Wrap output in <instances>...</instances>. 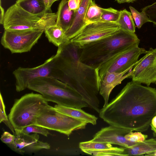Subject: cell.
<instances>
[{
    "label": "cell",
    "instance_id": "cell-1",
    "mask_svg": "<svg viewBox=\"0 0 156 156\" xmlns=\"http://www.w3.org/2000/svg\"><path fill=\"white\" fill-rule=\"evenodd\" d=\"M99 114L110 125L145 132L156 115V89L132 80Z\"/></svg>",
    "mask_w": 156,
    "mask_h": 156
},
{
    "label": "cell",
    "instance_id": "cell-2",
    "mask_svg": "<svg viewBox=\"0 0 156 156\" xmlns=\"http://www.w3.org/2000/svg\"><path fill=\"white\" fill-rule=\"evenodd\" d=\"M58 47L55 62L61 72V81L78 92L87 104L88 107L99 113V69L80 60L79 47L70 40Z\"/></svg>",
    "mask_w": 156,
    "mask_h": 156
},
{
    "label": "cell",
    "instance_id": "cell-3",
    "mask_svg": "<svg viewBox=\"0 0 156 156\" xmlns=\"http://www.w3.org/2000/svg\"><path fill=\"white\" fill-rule=\"evenodd\" d=\"M140 40L135 33L120 29L111 36L79 47L80 60L86 64L99 69L103 63L118 54L139 46Z\"/></svg>",
    "mask_w": 156,
    "mask_h": 156
},
{
    "label": "cell",
    "instance_id": "cell-4",
    "mask_svg": "<svg viewBox=\"0 0 156 156\" xmlns=\"http://www.w3.org/2000/svg\"><path fill=\"white\" fill-rule=\"evenodd\" d=\"M27 88L39 93L48 101L78 108L88 107L78 92L67 84L54 78L43 77L33 79L29 83Z\"/></svg>",
    "mask_w": 156,
    "mask_h": 156
},
{
    "label": "cell",
    "instance_id": "cell-5",
    "mask_svg": "<svg viewBox=\"0 0 156 156\" xmlns=\"http://www.w3.org/2000/svg\"><path fill=\"white\" fill-rule=\"evenodd\" d=\"M49 105L41 94L33 92L16 100L8 115L15 131L35 125L39 114Z\"/></svg>",
    "mask_w": 156,
    "mask_h": 156
},
{
    "label": "cell",
    "instance_id": "cell-6",
    "mask_svg": "<svg viewBox=\"0 0 156 156\" xmlns=\"http://www.w3.org/2000/svg\"><path fill=\"white\" fill-rule=\"evenodd\" d=\"M87 124L58 112L49 105L39 114L35 125L69 136L74 131L85 128Z\"/></svg>",
    "mask_w": 156,
    "mask_h": 156
},
{
    "label": "cell",
    "instance_id": "cell-7",
    "mask_svg": "<svg viewBox=\"0 0 156 156\" xmlns=\"http://www.w3.org/2000/svg\"><path fill=\"white\" fill-rule=\"evenodd\" d=\"M55 55H53L43 64L36 67H20L15 69L12 74L16 80V91L20 92L23 90L27 88L31 80L38 78L51 77L61 81V73L55 65Z\"/></svg>",
    "mask_w": 156,
    "mask_h": 156
},
{
    "label": "cell",
    "instance_id": "cell-8",
    "mask_svg": "<svg viewBox=\"0 0 156 156\" xmlns=\"http://www.w3.org/2000/svg\"><path fill=\"white\" fill-rule=\"evenodd\" d=\"M40 17L25 10L16 3L5 12L3 25L5 30L22 32L37 30L36 25Z\"/></svg>",
    "mask_w": 156,
    "mask_h": 156
},
{
    "label": "cell",
    "instance_id": "cell-9",
    "mask_svg": "<svg viewBox=\"0 0 156 156\" xmlns=\"http://www.w3.org/2000/svg\"><path fill=\"white\" fill-rule=\"evenodd\" d=\"M44 32L39 30L22 32L5 30L1 44L12 54L27 52L37 42Z\"/></svg>",
    "mask_w": 156,
    "mask_h": 156
},
{
    "label": "cell",
    "instance_id": "cell-10",
    "mask_svg": "<svg viewBox=\"0 0 156 156\" xmlns=\"http://www.w3.org/2000/svg\"><path fill=\"white\" fill-rule=\"evenodd\" d=\"M147 51L144 48L137 46L130 48L114 56L99 67L100 80L107 72H131L139 56L145 54Z\"/></svg>",
    "mask_w": 156,
    "mask_h": 156
},
{
    "label": "cell",
    "instance_id": "cell-11",
    "mask_svg": "<svg viewBox=\"0 0 156 156\" xmlns=\"http://www.w3.org/2000/svg\"><path fill=\"white\" fill-rule=\"evenodd\" d=\"M120 29L116 23L98 22L87 24L70 40L80 47L87 43L112 35Z\"/></svg>",
    "mask_w": 156,
    "mask_h": 156
},
{
    "label": "cell",
    "instance_id": "cell-12",
    "mask_svg": "<svg viewBox=\"0 0 156 156\" xmlns=\"http://www.w3.org/2000/svg\"><path fill=\"white\" fill-rule=\"evenodd\" d=\"M135 63L131 72L132 81L149 86L156 84V48H151Z\"/></svg>",
    "mask_w": 156,
    "mask_h": 156
},
{
    "label": "cell",
    "instance_id": "cell-13",
    "mask_svg": "<svg viewBox=\"0 0 156 156\" xmlns=\"http://www.w3.org/2000/svg\"><path fill=\"white\" fill-rule=\"evenodd\" d=\"M129 132L126 129L110 125L102 128L93 136L91 140L130 147L137 143L130 142L126 139L125 135Z\"/></svg>",
    "mask_w": 156,
    "mask_h": 156
},
{
    "label": "cell",
    "instance_id": "cell-14",
    "mask_svg": "<svg viewBox=\"0 0 156 156\" xmlns=\"http://www.w3.org/2000/svg\"><path fill=\"white\" fill-rule=\"evenodd\" d=\"M13 135L15 137V144L21 154H23L25 151L33 152L50 148L49 144L39 140V136L37 133L27 134L20 131H16Z\"/></svg>",
    "mask_w": 156,
    "mask_h": 156
},
{
    "label": "cell",
    "instance_id": "cell-15",
    "mask_svg": "<svg viewBox=\"0 0 156 156\" xmlns=\"http://www.w3.org/2000/svg\"><path fill=\"white\" fill-rule=\"evenodd\" d=\"M130 75L131 72H107L100 80L99 93L104 101L103 107L108 104L110 95L113 88L123 80L130 77Z\"/></svg>",
    "mask_w": 156,
    "mask_h": 156
},
{
    "label": "cell",
    "instance_id": "cell-16",
    "mask_svg": "<svg viewBox=\"0 0 156 156\" xmlns=\"http://www.w3.org/2000/svg\"><path fill=\"white\" fill-rule=\"evenodd\" d=\"M92 0H82L79 8L76 11L73 22L66 33L67 38L70 40L76 35L87 24L86 16L90 2Z\"/></svg>",
    "mask_w": 156,
    "mask_h": 156
},
{
    "label": "cell",
    "instance_id": "cell-17",
    "mask_svg": "<svg viewBox=\"0 0 156 156\" xmlns=\"http://www.w3.org/2000/svg\"><path fill=\"white\" fill-rule=\"evenodd\" d=\"M68 3V0H62L56 13V24L61 27L65 33L71 27L76 12L69 9Z\"/></svg>",
    "mask_w": 156,
    "mask_h": 156
},
{
    "label": "cell",
    "instance_id": "cell-18",
    "mask_svg": "<svg viewBox=\"0 0 156 156\" xmlns=\"http://www.w3.org/2000/svg\"><path fill=\"white\" fill-rule=\"evenodd\" d=\"M53 107L57 111L74 119L93 125L97 124L98 118L85 112L81 108L68 107L58 104Z\"/></svg>",
    "mask_w": 156,
    "mask_h": 156
},
{
    "label": "cell",
    "instance_id": "cell-19",
    "mask_svg": "<svg viewBox=\"0 0 156 156\" xmlns=\"http://www.w3.org/2000/svg\"><path fill=\"white\" fill-rule=\"evenodd\" d=\"M124 148V156L140 155L156 151V140L153 138L146 140L130 147Z\"/></svg>",
    "mask_w": 156,
    "mask_h": 156
},
{
    "label": "cell",
    "instance_id": "cell-20",
    "mask_svg": "<svg viewBox=\"0 0 156 156\" xmlns=\"http://www.w3.org/2000/svg\"><path fill=\"white\" fill-rule=\"evenodd\" d=\"M44 32L48 41L58 47L70 40L63 30L56 24L48 27Z\"/></svg>",
    "mask_w": 156,
    "mask_h": 156
},
{
    "label": "cell",
    "instance_id": "cell-21",
    "mask_svg": "<svg viewBox=\"0 0 156 156\" xmlns=\"http://www.w3.org/2000/svg\"><path fill=\"white\" fill-rule=\"evenodd\" d=\"M16 3L28 12L40 17L47 12L43 0H17Z\"/></svg>",
    "mask_w": 156,
    "mask_h": 156
},
{
    "label": "cell",
    "instance_id": "cell-22",
    "mask_svg": "<svg viewBox=\"0 0 156 156\" xmlns=\"http://www.w3.org/2000/svg\"><path fill=\"white\" fill-rule=\"evenodd\" d=\"M116 23L119 25L121 29L131 32H135V24L131 13L126 9L120 10L119 18Z\"/></svg>",
    "mask_w": 156,
    "mask_h": 156
},
{
    "label": "cell",
    "instance_id": "cell-23",
    "mask_svg": "<svg viewBox=\"0 0 156 156\" xmlns=\"http://www.w3.org/2000/svg\"><path fill=\"white\" fill-rule=\"evenodd\" d=\"M56 13L47 12L41 16L37 22L36 28L44 32L48 27L56 24Z\"/></svg>",
    "mask_w": 156,
    "mask_h": 156
},
{
    "label": "cell",
    "instance_id": "cell-24",
    "mask_svg": "<svg viewBox=\"0 0 156 156\" xmlns=\"http://www.w3.org/2000/svg\"><path fill=\"white\" fill-rule=\"evenodd\" d=\"M102 14V8L98 6L92 0L89 5L86 16L87 23L98 22Z\"/></svg>",
    "mask_w": 156,
    "mask_h": 156
},
{
    "label": "cell",
    "instance_id": "cell-25",
    "mask_svg": "<svg viewBox=\"0 0 156 156\" xmlns=\"http://www.w3.org/2000/svg\"><path fill=\"white\" fill-rule=\"evenodd\" d=\"M82 151L87 154L97 156H124V148L113 147L107 149L100 151L83 150Z\"/></svg>",
    "mask_w": 156,
    "mask_h": 156
},
{
    "label": "cell",
    "instance_id": "cell-26",
    "mask_svg": "<svg viewBox=\"0 0 156 156\" xmlns=\"http://www.w3.org/2000/svg\"><path fill=\"white\" fill-rule=\"evenodd\" d=\"M113 146L108 143L98 142L91 140L80 142L79 147L81 150L100 151L110 148Z\"/></svg>",
    "mask_w": 156,
    "mask_h": 156
},
{
    "label": "cell",
    "instance_id": "cell-27",
    "mask_svg": "<svg viewBox=\"0 0 156 156\" xmlns=\"http://www.w3.org/2000/svg\"><path fill=\"white\" fill-rule=\"evenodd\" d=\"M120 15V11L112 8H102V14L98 22L116 23Z\"/></svg>",
    "mask_w": 156,
    "mask_h": 156
},
{
    "label": "cell",
    "instance_id": "cell-28",
    "mask_svg": "<svg viewBox=\"0 0 156 156\" xmlns=\"http://www.w3.org/2000/svg\"><path fill=\"white\" fill-rule=\"evenodd\" d=\"M129 8L134 22L138 29L140 28L145 23L151 22L149 17L144 12H139L134 8L130 6Z\"/></svg>",
    "mask_w": 156,
    "mask_h": 156
},
{
    "label": "cell",
    "instance_id": "cell-29",
    "mask_svg": "<svg viewBox=\"0 0 156 156\" xmlns=\"http://www.w3.org/2000/svg\"><path fill=\"white\" fill-rule=\"evenodd\" d=\"M19 131L25 134H28L33 133L40 134L46 137L50 134L47 129L35 125L27 126Z\"/></svg>",
    "mask_w": 156,
    "mask_h": 156
},
{
    "label": "cell",
    "instance_id": "cell-30",
    "mask_svg": "<svg viewBox=\"0 0 156 156\" xmlns=\"http://www.w3.org/2000/svg\"><path fill=\"white\" fill-rule=\"evenodd\" d=\"M14 136L7 131H5L1 137V140L6 144L11 149L15 152L21 154L20 152L14 142Z\"/></svg>",
    "mask_w": 156,
    "mask_h": 156
},
{
    "label": "cell",
    "instance_id": "cell-31",
    "mask_svg": "<svg viewBox=\"0 0 156 156\" xmlns=\"http://www.w3.org/2000/svg\"><path fill=\"white\" fill-rule=\"evenodd\" d=\"M0 122H3L11 130L13 133L15 132L14 128L10 123L9 118L8 117L5 112V106L3 101V98L0 93Z\"/></svg>",
    "mask_w": 156,
    "mask_h": 156
},
{
    "label": "cell",
    "instance_id": "cell-32",
    "mask_svg": "<svg viewBox=\"0 0 156 156\" xmlns=\"http://www.w3.org/2000/svg\"><path fill=\"white\" fill-rule=\"evenodd\" d=\"M125 137L130 142L138 143L144 141L147 138L148 136L142 133L141 132H130L126 134Z\"/></svg>",
    "mask_w": 156,
    "mask_h": 156
},
{
    "label": "cell",
    "instance_id": "cell-33",
    "mask_svg": "<svg viewBox=\"0 0 156 156\" xmlns=\"http://www.w3.org/2000/svg\"><path fill=\"white\" fill-rule=\"evenodd\" d=\"M142 11L147 16L151 22L156 25V2L143 8Z\"/></svg>",
    "mask_w": 156,
    "mask_h": 156
},
{
    "label": "cell",
    "instance_id": "cell-34",
    "mask_svg": "<svg viewBox=\"0 0 156 156\" xmlns=\"http://www.w3.org/2000/svg\"><path fill=\"white\" fill-rule=\"evenodd\" d=\"M82 0H68V5L69 9L76 12L80 6Z\"/></svg>",
    "mask_w": 156,
    "mask_h": 156
},
{
    "label": "cell",
    "instance_id": "cell-35",
    "mask_svg": "<svg viewBox=\"0 0 156 156\" xmlns=\"http://www.w3.org/2000/svg\"><path fill=\"white\" fill-rule=\"evenodd\" d=\"M44 3L47 11L49 12H51V6L56 1L60 0H43Z\"/></svg>",
    "mask_w": 156,
    "mask_h": 156
},
{
    "label": "cell",
    "instance_id": "cell-36",
    "mask_svg": "<svg viewBox=\"0 0 156 156\" xmlns=\"http://www.w3.org/2000/svg\"><path fill=\"white\" fill-rule=\"evenodd\" d=\"M0 23L1 24H3V20L5 15V12L4 8L2 7L1 5H0Z\"/></svg>",
    "mask_w": 156,
    "mask_h": 156
},
{
    "label": "cell",
    "instance_id": "cell-37",
    "mask_svg": "<svg viewBox=\"0 0 156 156\" xmlns=\"http://www.w3.org/2000/svg\"><path fill=\"white\" fill-rule=\"evenodd\" d=\"M150 126L152 130L154 129H156V115L153 118Z\"/></svg>",
    "mask_w": 156,
    "mask_h": 156
},
{
    "label": "cell",
    "instance_id": "cell-38",
    "mask_svg": "<svg viewBox=\"0 0 156 156\" xmlns=\"http://www.w3.org/2000/svg\"><path fill=\"white\" fill-rule=\"evenodd\" d=\"M116 1L119 4L125 3V0H116Z\"/></svg>",
    "mask_w": 156,
    "mask_h": 156
},
{
    "label": "cell",
    "instance_id": "cell-39",
    "mask_svg": "<svg viewBox=\"0 0 156 156\" xmlns=\"http://www.w3.org/2000/svg\"><path fill=\"white\" fill-rule=\"evenodd\" d=\"M136 0H125V2L130 3L133 2Z\"/></svg>",
    "mask_w": 156,
    "mask_h": 156
},
{
    "label": "cell",
    "instance_id": "cell-40",
    "mask_svg": "<svg viewBox=\"0 0 156 156\" xmlns=\"http://www.w3.org/2000/svg\"><path fill=\"white\" fill-rule=\"evenodd\" d=\"M153 131H154V132L156 134V129H154L152 130Z\"/></svg>",
    "mask_w": 156,
    "mask_h": 156
}]
</instances>
